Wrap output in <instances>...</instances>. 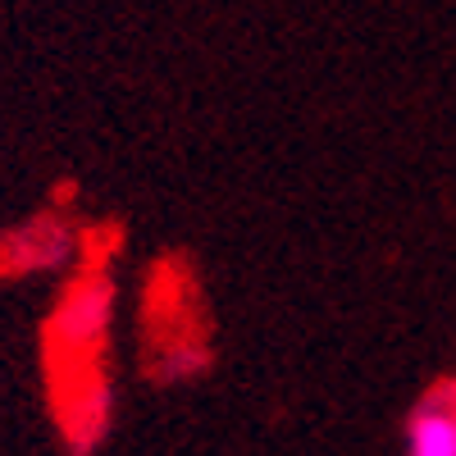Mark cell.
<instances>
[{
    "label": "cell",
    "instance_id": "obj_1",
    "mask_svg": "<svg viewBox=\"0 0 456 456\" xmlns=\"http://www.w3.org/2000/svg\"><path fill=\"white\" fill-rule=\"evenodd\" d=\"M110 320H114V279L101 260H87L78 279L64 288L42 333L51 411L69 452L101 447L110 429Z\"/></svg>",
    "mask_w": 456,
    "mask_h": 456
},
{
    "label": "cell",
    "instance_id": "obj_3",
    "mask_svg": "<svg viewBox=\"0 0 456 456\" xmlns=\"http://www.w3.org/2000/svg\"><path fill=\"white\" fill-rule=\"evenodd\" d=\"M402 447L411 456H456V384H443L411 406Z\"/></svg>",
    "mask_w": 456,
    "mask_h": 456
},
{
    "label": "cell",
    "instance_id": "obj_2",
    "mask_svg": "<svg viewBox=\"0 0 456 456\" xmlns=\"http://www.w3.org/2000/svg\"><path fill=\"white\" fill-rule=\"evenodd\" d=\"M78 233L69 228L64 215H37L10 233H0V279L10 274H42L69 260Z\"/></svg>",
    "mask_w": 456,
    "mask_h": 456
}]
</instances>
